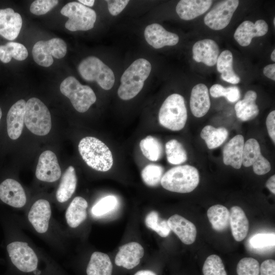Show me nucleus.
Here are the masks:
<instances>
[{
  "label": "nucleus",
  "mask_w": 275,
  "mask_h": 275,
  "mask_svg": "<svg viewBox=\"0 0 275 275\" xmlns=\"http://www.w3.org/2000/svg\"><path fill=\"white\" fill-rule=\"evenodd\" d=\"M79 3L82 4L84 6H87L89 7H92L94 4L95 1L94 0H79Z\"/></svg>",
  "instance_id": "51"
},
{
  "label": "nucleus",
  "mask_w": 275,
  "mask_h": 275,
  "mask_svg": "<svg viewBox=\"0 0 275 275\" xmlns=\"http://www.w3.org/2000/svg\"><path fill=\"white\" fill-rule=\"evenodd\" d=\"M144 36L147 43L156 49L165 46L175 45L179 40L177 34L167 31L156 23L151 24L145 28Z\"/></svg>",
  "instance_id": "15"
},
{
  "label": "nucleus",
  "mask_w": 275,
  "mask_h": 275,
  "mask_svg": "<svg viewBox=\"0 0 275 275\" xmlns=\"http://www.w3.org/2000/svg\"><path fill=\"white\" fill-rule=\"evenodd\" d=\"M0 199L5 203L16 208L23 207L26 201L22 186L12 179H7L0 184Z\"/></svg>",
  "instance_id": "16"
},
{
  "label": "nucleus",
  "mask_w": 275,
  "mask_h": 275,
  "mask_svg": "<svg viewBox=\"0 0 275 275\" xmlns=\"http://www.w3.org/2000/svg\"><path fill=\"white\" fill-rule=\"evenodd\" d=\"M166 152L168 162L173 164H180L187 159V153L182 145L173 139L166 144Z\"/></svg>",
  "instance_id": "36"
},
{
  "label": "nucleus",
  "mask_w": 275,
  "mask_h": 275,
  "mask_svg": "<svg viewBox=\"0 0 275 275\" xmlns=\"http://www.w3.org/2000/svg\"><path fill=\"white\" fill-rule=\"evenodd\" d=\"M211 0H181L176 7L181 19L190 20L205 13L212 4Z\"/></svg>",
  "instance_id": "24"
},
{
  "label": "nucleus",
  "mask_w": 275,
  "mask_h": 275,
  "mask_svg": "<svg viewBox=\"0 0 275 275\" xmlns=\"http://www.w3.org/2000/svg\"><path fill=\"white\" fill-rule=\"evenodd\" d=\"M78 72L86 81H95L103 89L109 90L115 83L112 70L95 56H89L82 60L78 67Z\"/></svg>",
  "instance_id": "6"
},
{
  "label": "nucleus",
  "mask_w": 275,
  "mask_h": 275,
  "mask_svg": "<svg viewBox=\"0 0 275 275\" xmlns=\"http://www.w3.org/2000/svg\"><path fill=\"white\" fill-rule=\"evenodd\" d=\"M242 164L245 167L253 166L254 173L263 175L270 171V164L262 156L258 141L255 139H250L244 144Z\"/></svg>",
  "instance_id": "12"
},
{
  "label": "nucleus",
  "mask_w": 275,
  "mask_h": 275,
  "mask_svg": "<svg viewBox=\"0 0 275 275\" xmlns=\"http://www.w3.org/2000/svg\"><path fill=\"white\" fill-rule=\"evenodd\" d=\"M263 74L268 78L274 81L275 64H271L266 66L263 69Z\"/></svg>",
  "instance_id": "48"
},
{
  "label": "nucleus",
  "mask_w": 275,
  "mask_h": 275,
  "mask_svg": "<svg viewBox=\"0 0 275 275\" xmlns=\"http://www.w3.org/2000/svg\"><path fill=\"white\" fill-rule=\"evenodd\" d=\"M229 211L232 235L236 241H241L245 238L248 233V219L242 209L238 206L232 207Z\"/></svg>",
  "instance_id": "26"
},
{
  "label": "nucleus",
  "mask_w": 275,
  "mask_h": 275,
  "mask_svg": "<svg viewBox=\"0 0 275 275\" xmlns=\"http://www.w3.org/2000/svg\"><path fill=\"white\" fill-rule=\"evenodd\" d=\"M78 150L85 162L92 169L101 172L110 170L113 164L112 153L101 141L92 136L82 139Z\"/></svg>",
  "instance_id": "2"
},
{
  "label": "nucleus",
  "mask_w": 275,
  "mask_h": 275,
  "mask_svg": "<svg viewBox=\"0 0 275 275\" xmlns=\"http://www.w3.org/2000/svg\"><path fill=\"white\" fill-rule=\"evenodd\" d=\"M57 0H36L30 6V11L37 15H44L51 10L58 4Z\"/></svg>",
  "instance_id": "44"
},
{
  "label": "nucleus",
  "mask_w": 275,
  "mask_h": 275,
  "mask_svg": "<svg viewBox=\"0 0 275 275\" xmlns=\"http://www.w3.org/2000/svg\"><path fill=\"white\" fill-rule=\"evenodd\" d=\"M216 68L221 73V78L224 81L232 84H237L240 81V77L233 69V55L229 50L223 51L218 57Z\"/></svg>",
  "instance_id": "31"
},
{
  "label": "nucleus",
  "mask_w": 275,
  "mask_h": 275,
  "mask_svg": "<svg viewBox=\"0 0 275 275\" xmlns=\"http://www.w3.org/2000/svg\"><path fill=\"white\" fill-rule=\"evenodd\" d=\"M259 270L258 261L251 257L241 259L236 267L238 275H259Z\"/></svg>",
  "instance_id": "42"
},
{
  "label": "nucleus",
  "mask_w": 275,
  "mask_h": 275,
  "mask_svg": "<svg viewBox=\"0 0 275 275\" xmlns=\"http://www.w3.org/2000/svg\"><path fill=\"white\" fill-rule=\"evenodd\" d=\"M167 221L171 231L183 243L190 244L194 242L197 236V229L192 222L177 214L170 216Z\"/></svg>",
  "instance_id": "22"
},
{
  "label": "nucleus",
  "mask_w": 275,
  "mask_h": 275,
  "mask_svg": "<svg viewBox=\"0 0 275 275\" xmlns=\"http://www.w3.org/2000/svg\"><path fill=\"white\" fill-rule=\"evenodd\" d=\"M61 92L68 97L74 108L84 113L96 101L93 90L87 85H81L74 76H69L61 82Z\"/></svg>",
  "instance_id": "7"
},
{
  "label": "nucleus",
  "mask_w": 275,
  "mask_h": 275,
  "mask_svg": "<svg viewBox=\"0 0 275 275\" xmlns=\"http://www.w3.org/2000/svg\"><path fill=\"white\" fill-rule=\"evenodd\" d=\"M239 3L238 0L219 2L205 16V24L213 30L218 31L225 28L230 23Z\"/></svg>",
  "instance_id": "11"
},
{
  "label": "nucleus",
  "mask_w": 275,
  "mask_h": 275,
  "mask_svg": "<svg viewBox=\"0 0 275 275\" xmlns=\"http://www.w3.org/2000/svg\"><path fill=\"white\" fill-rule=\"evenodd\" d=\"M202 271L204 275H227L221 258L216 255H210L206 258Z\"/></svg>",
  "instance_id": "40"
},
{
  "label": "nucleus",
  "mask_w": 275,
  "mask_h": 275,
  "mask_svg": "<svg viewBox=\"0 0 275 275\" xmlns=\"http://www.w3.org/2000/svg\"><path fill=\"white\" fill-rule=\"evenodd\" d=\"M12 263L20 271L30 272L37 267L38 258L27 243L15 241L7 246Z\"/></svg>",
  "instance_id": "10"
},
{
  "label": "nucleus",
  "mask_w": 275,
  "mask_h": 275,
  "mask_svg": "<svg viewBox=\"0 0 275 275\" xmlns=\"http://www.w3.org/2000/svg\"><path fill=\"white\" fill-rule=\"evenodd\" d=\"M163 171V168L161 166L150 164L143 169L141 172V177L144 182L147 185L154 187L160 183Z\"/></svg>",
  "instance_id": "38"
},
{
  "label": "nucleus",
  "mask_w": 275,
  "mask_h": 275,
  "mask_svg": "<svg viewBox=\"0 0 275 275\" xmlns=\"http://www.w3.org/2000/svg\"><path fill=\"white\" fill-rule=\"evenodd\" d=\"M250 244L255 249H263L274 246V233H258L253 235L250 239Z\"/></svg>",
  "instance_id": "43"
},
{
  "label": "nucleus",
  "mask_w": 275,
  "mask_h": 275,
  "mask_svg": "<svg viewBox=\"0 0 275 275\" xmlns=\"http://www.w3.org/2000/svg\"><path fill=\"white\" fill-rule=\"evenodd\" d=\"M61 13L68 17L65 26L70 31L91 30L96 20L94 10L76 2L67 3L62 8Z\"/></svg>",
  "instance_id": "8"
},
{
  "label": "nucleus",
  "mask_w": 275,
  "mask_h": 275,
  "mask_svg": "<svg viewBox=\"0 0 275 275\" xmlns=\"http://www.w3.org/2000/svg\"><path fill=\"white\" fill-rule=\"evenodd\" d=\"M134 275H156L155 272L150 270H141L136 272Z\"/></svg>",
  "instance_id": "50"
},
{
  "label": "nucleus",
  "mask_w": 275,
  "mask_h": 275,
  "mask_svg": "<svg viewBox=\"0 0 275 275\" xmlns=\"http://www.w3.org/2000/svg\"><path fill=\"white\" fill-rule=\"evenodd\" d=\"M77 177L74 168L70 166L64 172L56 193L57 200L63 203L69 200L75 190Z\"/></svg>",
  "instance_id": "29"
},
{
  "label": "nucleus",
  "mask_w": 275,
  "mask_h": 275,
  "mask_svg": "<svg viewBox=\"0 0 275 275\" xmlns=\"http://www.w3.org/2000/svg\"><path fill=\"white\" fill-rule=\"evenodd\" d=\"M51 213L48 201L40 199L32 206L28 214V219L37 232L43 233L48 229Z\"/></svg>",
  "instance_id": "20"
},
{
  "label": "nucleus",
  "mask_w": 275,
  "mask_h": 275,
  "mask_svg": "<svg viewBox=\"0 0 275 275\" xmlns=\"http://www.w3.org/2000/svg\"><path fill=\"white\" fill-rule=\"evenodd\" d=\"M270 57H271V60L273 62H274L275 61V50L274 49L272 51Z\"/></svg>",
  "instance_id": "52"
},
{
  "label": "nucleus",
  "mask_w": 275,
  "mask_h": 275,
  "mask_svg": "<svg viewBox=\"0 0 275 275\" xmlns=\"http://www.w3.org/2000/svg\"><path fill=\"white\" fill-rule=\"evenodd\" d=\"M106 2L111 14L113 16H117L123 11L129 1L128 0H107Z\"/></svg>",
  "instance_id": "45"
},
{
  "label": "nucleus",
  "mask_w": 275,
  "mask_h": 275,
  "mask_svg": "<svg viewBox=\"0 0 275 275\" xmlns=\"http://www.w3.org/2000/svg\"><path fill=\"white\" fill-rule=\"evenodd\" d=\"M257 97L256 92L250 90L246 92L242 100L236 103L235 111L238 118L242 121H246L258 116L259 109L256 103Z\"/></svg>",
  "instance_id": "27"
},
{
  "label": "nucleus",
  "mask_w": 275,
  "mask_h": 275,
  "mask_svg": "<svg viewBox=\"0 0 275 275\" xmlns=\"http://www.w3.org/2000/svg\"><path fill=\"white\" fill-rule=\"evenodd\" d=\"M28 56L26 47L22 44L10 42L4 45H0V60L8 63L12 58L18 61L24 60Z\"/></svg>",
  "instance_id": "34"
},
{
  "label": "nucleus",
  "mask_w": 275,
  "mask_h": 275,
  "mask_svg": "<svg viewBox=\"0 0 275 275\" xmlns=\"http://www.w3.org/2000/svg\"><path fill=\"white\" fill-rule=\"evenodd\" d=\"M266 125L268 135L275 143V111H271L267 116L266 120Z\"/></svg>",
  "instance_id": "47"
},
{
  "label": "nucleus",
  "mask_w": 275,
  "mask_h": 275,
  "mask_svg": "<svg viewBox=\"0 0 275 275\" xmlns=\"http://www.w3.org/2000/svg\"><path fill=\"white\" fill-rule=\"evenodd\" d=\"M244 144V138L241 134L231 139L224 147V163L236 169H240L242 166Z\"/></svg>",
  "instance_id": "23"
},
{
  "label": "nucleus",
  "mask_w": 275,
  "mask_h": 275,
  "mask_svg": "<svg viewBox=\"0 0 275 275\" xmlns=\"http://www.w3.org/2000/svg\"><path fill=\"white\" fill-rule=\"evenodd\" d=\"M207 214L212 228L215 231H224L230 225V211L223 205L217 204L211 206Z\"/></svg>",
  "instance_id": "32"
},
{
  "label": "nucleus",
  "mask_w": 275,
  "mask_h": 275,
  "mask_svg": "<svg viewBox=\"0 0 275 275\" xmlns=\"http://www.w3.org/2000/svg\"><path fill=\"white\" fill-rule=\"evenodd\" d=\"M193 58L197 62L213 66L216 64L219 49L215 41L205 39L196 42L193 46Z\"/></svg>",
  "instance_id": "17"
},
{
  "label": "nucleus",
  "mask_w": 275,
  "mask_h": 275,
  "mask_svg": "<svg viewBox=\"0 0 275 275\" xmlns=\"http://www.w3.org/2000/svg\"><path fill=\"white\" fill-rule=\"evenodd\" d=\"M61 170L56 154L50 150L44 151L40 155L36 170L38 179L53 182L61 177Z\"/></svg>",
  "instance_id": "13"
},
{
  "label": "nucleus",
  "mask_w": 275,
  "mask_h": 275,
  "mask_svg": "<svg viewBox=\"0 0 275 275\" xmlns=\"http://www.w3.org/2000/svg\"><path fill=\"white\" fill-rule=\"evenodd\" d=\"M88 203L81 197H76L72 200L66 212L68 225L71 228L78 227L86 218Z\"/></svg>",
  "instance_id": "28"
},
{
  "label": "nucleus",
  "mask_w": 275,
  "mask_h": 275,
  "mask_svg": "<svg viewBox=\"0 0 275 275\" xmlns=\"http://www.w3.org/2000/svg\"><path fill=\"white\" fill-rule=\"evenodd\" d=\"M228 131L224 127L214 128L211 125L205 126L200 133L209 149H213L221 146L227 139Z\"/></svg>",
  "instance_id": "33"
},
{
  "label": "nucleus",
  "mask_w": 275,
  "mask_h": 275,
  "mask_svg": "<svg viewBox=\"0 0 275 275\" xmlns=\"http://www.w3.org/2000/svg\"><path fill=\"white\" fill-rule=\"evenodd\" d=\"M22 24L21 15L10 8L0 9V35L13 40L18 36Z\"/></svg>",
  "instance_id": "19"
},
{
  "label": "nucleus",
  "mask_w": 275,
  "mask_h": 275,
  "mask_svg": "<svg viewBox=\"0 0 275 275\" xmlns=\"http://www.w3.org/2000/svg\"><path fill=\"white\" fill-rule=\"evenodd\" d=\"M151 70V65L148 60L141 58L134 61L121 77L118 90L119 97L127 100L136 96L142 90Z\"/></svg>",
  "instance_id": "1"
},
{
  "label": "nucleus",
  "mask_w": 275,
  "mask_h": 275,
  "mask_svg": "<svg viewBox=\"0 0 275 275\" xmlns=\"http://www.w3.org/2000/svg\"><path fill=\"white\" fill-rule=\"evenodd\" d=\"M260 275H275V261L272 259L264 261L261 264Z\"/></svg>",
  "instance_id": "46"
},
{
  "label": "nucleus",
  "mask_w": 275,
  "mask_h": 275,
  "mask_svg": "<svg viewBox=\"0 0 275 275\" xmlns=\"http://www.w3.org/2000/svg\"><path fill=\"white\" fill-rule=\"evenodd\" d=\"M266 186L273 194H275V175L271 176L266 181Z\"/></svg>",
  "instance_id": "49"
},
{
  "label": "nucleus",
  "mask_w": 275,
  "mask_h": 275,
  "mask_svg": "<svg viewBox=\"0 0 275 275\" xmlns=\"http://www.w3.org/2000/svg\"><path fill=\"white\" fill-rule=\"evenodd\" d=\"M210 94L214 98L225 97L228 101L235 102L239 100L240 93L237 87L225 88L219 84H214L210 89Z\"/></svg>",
  "instance_id": "39"
},
{
  "label": "nucleus",
  "mask_w": 275,
  "mask_h": 275,
  "mask_svg": "<svg viewBox=\"0 0 275 275\" xmlns=\"http://www.w3.org/2000/svg\"><path fill=\"white\" fill-rule=\"evenodd\" d=\"M24 124L36 135L43 136L49 132L51 127L50 114L40 99L33 97L26 102Z\"/></svg>",
  "instance_id": "5"
},
{
  "label": "nucleus",
  "mask_w": 275,
  "mask_h": 275,
  "mask_svg": "<svg viewBox=\"0 0 275 275\" xmlns=\"http://www.w3.org/2000/svg\"><path fill=\"white\" fill-rule=\"evenodd\" d=\"M2 109L0 107V120H1V117H2Z\"/></svg>",
  "instance_id": "53"
},
{
  "label": "nucleus",
  "mask_w": 275,
  "mask_h": 275,
  "mask_svg": "<svg viewBox=\"0 0 275 275\" xmlns=\"http://www.w3.org/2000/svg\"><path fill=\"white\" fill-rule=\"evenodd\" d=\"M268 30V24L263 19H259L255 23L246 20L242 22L236 29L234 38L240 45L245 47L251 44L254 37L265 35Z\"/></svg>",
  "instance_id": "14"
},
{
  "label": "nucleus",
  "mask_w": 275,
  "mask_h": 275,
  "mask_svg": "<svg viewBox=\"0 0 275 275\" xmlns=\"http://www.w3.org/2000/svg\"><path fill=\"white\" fill-rule=\"evenodd\" d=\"M187 118L184 99L181 95L173 94L162 104L158 114L160 125L173 131L183 129Z\"/></svg>",
  "instance_id": "4"
},
{
  "label": "nucleus",
  "mask_w": 275,
  "mask_h": 275,
  "mask_svg": "<svg viewBox=\"0 0 275 275\" xmlns=\"http://www.w3.org/2000/svg\"><path fill=\"white\" fill-rule=\"evenodd\" d=\"M210 107L208 90L203 84H198L193 88L190 97V108L192 114L197 118L205 116Z\"/></svg>",
  "instance_id": "25"
},
{
  "label": "nucleus",
  "mask_w": 275,
  "mask_h": 275,
  "mask_svg": "<svg viewBox=\"0 0 275 275\" xmlns=\"http://www.w3.org/2000/svg\"><path fill=\"white\" fill-rule=\"evenodd\" d=\"M26 102L20 99L9 109L7 116V132L12 140L17 139L21 135L24 122Z\"/></svg>",
  "instance_id": "21"
},
{
  "label": "nucleus",
  "mask_w": 275,
  "mask_h": 275,
  "mask_svg": "<svg viewBox=\"0 0 275 275\" xmlns=\"http://www.w3.org/2000/svg\"><path fill=\"white\" fill-rule=\"evenodd\" d=\"M113 265L109 256L103 253L94 252L87 268V275H112Z\"/></svg>",
  "instance_id": "30"
},
{
  "label": "nucleus",
  "mask_w": 275,
  "mask_h": 275,
  "mask_svg": "<svg viewBox=\"0 0 275 275\" xmlns=\"http://www.w3.org/2000/svg\"><path fill=\"white\" fill-rule=\"evenodd\" d=\"M67 52V45L61 38H54L47 41H39L33 46L32 55L39 65L47 67L53 62V57L61 59Z\"/></svg>",
  "instance_id": "9"
},
{
  "label": "nucleus",
  "mask_w": 275,
  "mask_h": 275,
  "mask_svg": "<svg viewBox=\"0 0 275 275\" xmlns=\"http://www.w3.org/2000/svg\"><path fill=\"white\" fill-rule=\"evenodd\" d=\"M273 25H275V18H273Z\"/></svg>",
  "instance_id": "54"
},
{
  "label": "nucleus",
  "mask_w": 275,
  "mask_h": 275,
  "mask_svg": "<svg viewBox=\"0 0 275 275\" xmlns=\"http://www.w3.org/2000/svg\"><path fill=\"white\" fill-rule=\"evenodd\" d=\"M118 204L116 197L109 195L98 201L92 207L91 212L96 216L103 215L115 208Z\"/></svg>",
  "instance_id": "41"
},
{
  "label": "nucleus",
  "mask_w": 275,
  "mask_h": 275,
  "mask_svg": "<svg viewBox=\"0 0 275 275\" xmlns=\"http://www.w3.org/2000/svg\"><path fill=\"white\" fill-rule=\"evenodd\" d=\"M140 147L143 155L150 161H156L162 155V145L155 137L149 135L143 139L140 142Z\"/></svg>",
  "instance_id": "35"
},
{
  "label": "nucleus",
  "mask_w": 275,
  "mask_h": 275,
  "mask_svg": "<svg viewBox=\"0 0 275 275\" xmlns=\"http://www.w3.org/2000/svg\"><path fill=\"white\" fill-rule=\"evenodd\" d=\"M200 181L199 173L194 167L186 164L175 167L162 176L160 184L166 189L178 193L193 191Z\"/></svg>",
  "instance_id": "3"
},
{
  "label": "nucleus",
  "mask_w": 275,
  "mask_h": 275,
  "mask_svg": "<svg viewBox=\"0 0 275 275\" xmlns=\"http://www.w3.org/2000/svg\"><path fill=\"white\" fill-rule=\"evenodd\" d=\"M145 224L148 228L156 232L162 237H167L171 232L168 221L161 219L155 211H152L147 215Z\"/></svg>",
  "instance_id": "37"
},
{
  "label": "nucleus",
  "mask_w": 275,
  "mask_h": 275,
  "mask_svg": "<svg viewBox=\"0 0 275 275\" xmlns=\"http://www.w3.org/2000/svg\"><path fill=\"white\" fill-rule=\"evenodd\" d=\"M144 255V249L139 243L131 242L120 247L115 262L116 265L131 269L136 266Z\"/></svg>",
  "instance_id": "18"
}]
</instances>
